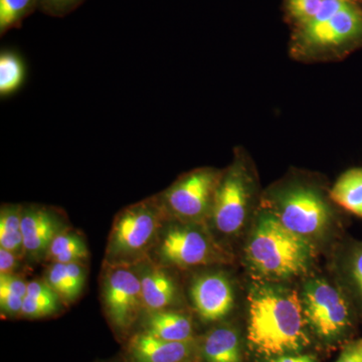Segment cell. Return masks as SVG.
Segmentation results:
<instances>
[{
	"label": "cell",
	"instance_id": "6da1fadb",
	"mask_svg": "<svg viewBox=\"0 0 362 362\" xmlns=\"http://www.w3.org/2000/svg\"><path fill=\"white\" fill-rule=\"evenodd\" d=\"M247 313V341L259 356L301 354L310 343L299 291L286 283L255 281Z\"/></svg>",
	"mask_w": 362,
	"mask_h": 362
},
{
	"label": "cell",
	"instance_id": "7a4b0ae2",
	"mask_svg": "<svg viewBox=\"0 0 362 362\" xmlns=\"http://www.w3.org/2000/svg\"><path fill=\"white\" fill-rule=\"evenodd\" d=\"M317 250L262 207L250 226L243 258L255 281L286 283L310 272Z\"/></svg>",
	"mask_w": 362,
	"mask_h": 362
},
{
	"label": "cell",
	"instance_id": "3957f363",
	"mask_svg": "<svg viewBox=\"0 0 362 362\" xmlns=\"http://www.w3.org/2000/svg\"><path fill=\"white\" fill-rule=\"evenodd\" d=\"M263 207L317 249L334 238L339 228L337 211L322 192L311 185L294 183L275 190Z\"/></svg>",
	"mask_w": 362,
	"mask_h": 362
},
{
	"label": "cell",
	"instance_id": "277c9868",
	"mask_svg": "<svg viewBox=\"0 0 362 362\" xmlns=\"http://www.w3.org/2000/svg\"><path fill=\"white\" fill-rule=\"evenodd\" d=\"M299 296L309 332L329 344L350 340L361 316L337 280L306 277Z\"/></svg>",
	"mask_w": 362,
	"mask_h": 362
},
{
	"label": "cell",
	"instance_id": "5b68a950",
	"mask_svg": "<svg viewBox=\"0 0 362 362\" xmlns=\"http://www.w3.org/2000/svg\"><path fill=\"white\" fill-rule=\"evenodd\" d=\"M169 218L159 194L123 209L112 226L104 264L131 266L148 257Z\"/></svg>",
	"mask_w": 362,
	"mask_h": 362
},
{
	"label": "cell",
	"instance_id": "8992f818",
	"mask_svg": "<svg viewBox=\"0 0 362 362\" xmlns=\"http://www.w3.org/2000/svg\"><path fill=\"white\" fill-rule=\"evenodd\" d=\"M150 258L168 269L189 270L230 263L232 255L214 238L209 225L170 218L159 233Z\"/></svg>",
	"mask_w": 362,
	"mask_h": 362
},
{
	"label": "cell",
	"instance_id": "52a82bcc",
	"mask_svg": "<svg viewBox=\"0 0 362 362\" xmlns=\"http://www.w3.org/2000/svg\"><path fill=\"white\" fill-rule=\"evenodd\" d=\"M255 180L240 156L223 170L214 194L209 226L226 239L240 237L251 218Z\"/></svg>",
	"mask_w": 362,
	"mask_h": 362
},
{
	"label": "cell",
	"instance_id": "ba28073f",
	"mask_svg": "<svg viewBox=\"0 0 362 362\" xmlns=\"http://www.w3.org/2000/svg\"><path fill=\"white\" fill-rule=\"evenodd\" d=\"M298 42L307 51L361 44L362 6L349 0H324L315 18L300 26Z\"/></svg>",
	"mask_w": 362,
	"mask_h": 362
},
{
	"label": "cell",
	"instance_id": "9c48e42d",
	"mask_svg": "<svg viewBox=\"0 0 362 362\" xmlns=\"http://www.w3.org/2000/svg\"><path fill=\"white\" fill-rule=\"evenodd\" d=\"M221 173L202 168L180 176L159 194L169 216L185 223L209 225Z\"/></svg>",
	"mask_w": 362,
	"mask_h": 362
},
{
	"label": "cell",
	"instance_id": "30bf717a",
	"mask_svg": "<svg viewBox=\"0 0 362 362\" xmlns=\"http://www.w3.org/2000/svg\"><path fill=\"white\" fill-rule=\"evenodd\" d=\"M102 302L114 329L127 332L145 312L141 283L132 266L104 264Z\"/></svg>",
	"mask_w": 362,
	"mask_h": 362
},
{
	"label": "cell",
	"instance_id": "8fae6325",
	"mask_svg": "<svg viewBox=\"0 0 362 362\" xmlns=\"http://www.w3.org/2000/svg\"><path fill=\"white\" fill-rule=\"evenodd\" d=\"M192 309L204 323L225 320L235 307V289L232 279L221 270L195 275L188 287Z\"/></svg>",
	"mask_w": 362,
	"mask_h": 362
},
{
	"label": "cell",
	"instance_id": "7c38bea8",
	"mask_svg": "<svg viewBox=\"0 0 362 362\" xmlns=\"http://www.w3.org/2000/svg\"><path fill=\"white\" fill-rule=\"evenodd\" d=\"M66 228V216L59 209L39 204L23 206L21 228L25 259L45 261L52 240Z\"/></svg>",
	"mask_w": 362,
	"mask_h": 362
},
{
	"label": "cell",
	"instance_id": "4fadbf2b",
	"mask_svg": "<svg viewBox=\"0 0 362 362\" xmlns=\"http://www.w3.org/2000/svg\"><path fill=\"white\" fill-rule=\"evenodd\" d=\"M131 266L141 283L145 313L180 308L182 295L169 269L159 265L149 256Z\"/></svg>",
	"mask_w": 362,
	"mask_h": 362
},
{
	"label": "cell",
	"instance_id": "5bb4252c",
	"mask_svg": "<svg viewBox=\"0 0 362 362\" xmlns=\"http://www.w3.org/2000/svg\"><path fill=\"white\" fill-rule=\"evenodd\" d=\"M132 362H194L199 356V343L168 341L142 331L129 343Z\"/></svg>",
	"mask_w": 362,
	"mask_h": 362
},
{
	"label": "cell",
	"instance_id": "9a60e30c",
	"mask_svg": "<svg viewBox=\"0 0 362 362\" xmlns=\"http://www.w3.org/2000/svg\"><path fill=\"white\" fill-rule=\"evenodd\" d=\"M337 281L362 316V240H344L334 259Z\"/></svg>",
	"mask_w": 362,
	"mask_h": 362
},
{
	"label": "cell",
	"instance_id": "2e32d148",
	"mask_svg": "<svg viewBox=\"0 0 362 362\" xmlns=\"http://www.w3.org/2000/svg\"><path fill=\"white\" fill-rule=\"evenodd\" d=\"M204 362H244L240 330L230 323L214 326L199 342Z\"/></svg>",
	"mask_w": 362,
	"mask_h": 362
},
{
	"label": "cell",
	"instance_id": "e0dca14e",
	"mask_svg": "<svg viewBox=\"0 0 362 362\" xmlns=\"http://www.w3.org/2000/svg\"><path fill=\"white\" fill-rule=\"evenodd\" d=\"M145 314V332L168 341L195 340L194 319L188 312L175 308Z\"/></svg>",
	"mask_w": 362,
	"mask_h": 362
},
{
	"label": "cell",
	"instance_id": "ac0fdd59",
	"mask_svg": "<svg viewBox=\"0 0 362 362\" xmlns=\"http://www.w3.org/2000/svg\"><path fill=\"white\" fill-rule=\"evenodd\" d=\"M42 279L66 307L75 303L82 294L87 271L84 263H49Z\"/></svg>",
	"mask_w": 362,
	"mask_h": 362
},
{
	"label": "cell",
	"instance_id": "d6986e66",
	"mask_svg": "<svg viewBox=\"0 0 362 362\" xmlns=\"http://www.w3.org/2000/svg\"><path fill=\"white\" fill-rule=\"evenodd\" d=\"M88 259L89 249L84 235L69 226L52 240L45 261L49 263L85 264Z\"/></svg>",
	"mask_w": 362,
	"mask_h": 362
},
{
	"label": "cell",
	"instance_id": "ffe728a7",
	"mask_svg": "<svg viewBox=\"0 0 362 362\" xmlns=\"http://www.w3.org/2000/svg\"><path fill=\"white\" fill-rule=\"evenodd\" d=\"M329 199L344 211L362 218V168L343 173L331 188Z\"/></svg>",
	"mask_w": 362,
	"mask_h": 362
},
{
	"label": "cell",
	"instance_id": "44dd1931",
	"mask_svg": "<svg viewBox=\"0 0 362 362\" xmlns=\"http://www.w3.org/2000/svg\"><path fill=\"white\" fill-rule=\"evenodd\" d=\"M23 204H2L0 209V247L25 259L23 245Z\"/></svg>",
	"mask_w": 362,
	"mask_h": 362
},
{
	"label": "cell",
	"instance_id": "7402d4cb",
	"mask_svg": "<svg viewBox=\"0 0 362 362\" xmlns=\"http://www.w3.org/2000/svg\"><path fill=\"white\" fill-rule=\"evenodd\" d=\"M28 281L21 274L0 275V313L6 318H21Z\"/></svg>",
	"mask_w": 362,
	"mask_h": 362
},
{
	"label": "cell",
	"instance_id": "603a6c76",
	"mask_svg": "<svg viewBox=\"0 0 362 362\" xmlns=\"http://www.w3.org/2000/svg\"><path fill=\"white\" fill-rule=\"evenodd\" d=\"M25 66L20 54L11 49L0 52V96L6 98L23 87Z\"/></svg>",
	"mask_w": 362,
	"mask_h": 362
},
{
	"label": "cell",
	"instance_id": "cb8c5ba5",
	"mask_svg": "<svg viewBox=\"0 0 362 362\" xmlns=\"http://www.w3.org/2000/svg\"><path fill=\"white\" fill-rule=\"evenodd\" d=\"M40 0H0V35L18 30L39 9Z\"/></svg>",
	"mask_w": 362,
	"mask_h": 362
},
{
	"label": "cell",
	"instance_id": "d4e9b609",
	"mask_svg": "<svg viewBox=\"0 0 362 362\" xmlns=\"http://www.w3.org/2000/svg\"><path fill=\"white\" fill-rule=\"evenodd\" d=\"M324 0H288L287 9L300 26L310 23L320 11Z\"/></svg>",
	"mask_w": 362,
	"mask_h": 362
},
{
	"label": "cell",
	"instance_id": "484cf974",
	"mask_svg": "<svg viewBox=\"0 0 362 362\" xmlns=\"http://www.w3.org/2000/svg\"><path fill=\"white\" fill-rule=\"evenodd\" d=\"M85 0H40L39 11L52 18H64L73 13Z\"/></svg>",
	"mask_w": 362,
	"mask_h": 362
},
{
	"label": "cell",
	"instance_id": "4316f807",
	"mask_svg": "<svg viewBox=\"0 0 362 362\" xmlns=\"http://www.w3.org/2000/svg\"><path fill=\"white\" fill-rule=\"evenodd\" d=\"M334 362H362V337L345 342Z\"/></svg>",
	"mask_w": 362,
	"mask_h": 362
},
{
	"label": "cell",
	"instance_id": "83f0119b",
	"mask_svg": "<svg viewBox=\"0 0 362 362\" xmlns=\"http://www.w3.org/2000/svg\"><path fill=\"white\" fill-rule=\"evenodd\" d=\"M21 261L23 259L16 256L13 252L0 247V275H11L21 274Z\"/></svg>",
	"mask_w": 362,
	"mask_h": 362
},
{
	"label": "cell",
	"instance_id": "f1b7e54d",
	"mask_svg": "<svg viewBox=\"0 0 362 362\" xmlns=\"http://www.w3.org/2000/svg\"><path fill=\"white\" fill-rule=\"evenodd\" d=\"M264 362H317L315 357L311 354H295L265 358Z\"/></svg>",
	"mask_w": 362,
	"mask_h": 362
},
{
	"label": "cell",
	"instance_id": "f546056e",
	"mask_svg": "<svg viewBox=\"0 0 362 362\" xmlns=\"http://www.w3.org/2000/svg\"><path fill=\"white\" fill-rule=\"evenodd\" d=\"M349 1L357 2V4H359V1H361V0H349Z\"/></svg>",
	"mask_w": 362,
	"mask_h": 362
}]
</instances>
